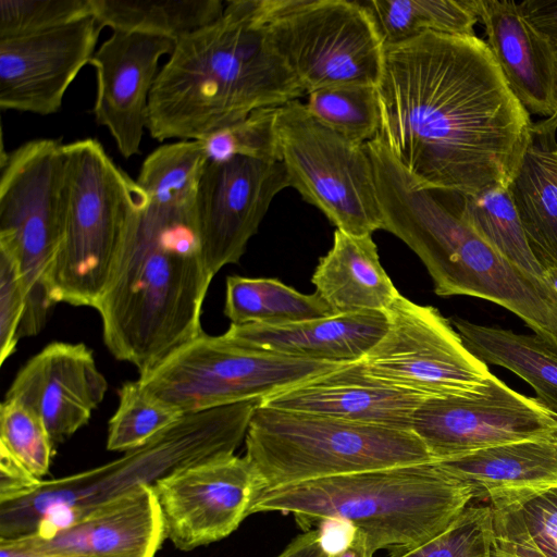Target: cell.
I'll use <instances>...</instances> for the list:
<instances>
[{
    "instance_id": "17",
    "label": "cell",
    "mask_w": 557,
    "mask_h": 557,
    "mask_svg": "<svg viewBox=\"0 0 557 557\" xmlns=\"http://www.w3.org/2000/svg\"><path fill=\"white\" fill-rule=\"evenodd\" d=\"M103 26L88 15L48 30L0 39V108L49 115L90 63Z\"/></svg>"
},
{
    "instance_id": "4",
    "label": "cell",
    "mask_w": 557,
    "mask_h": 557,
    "mask_svg": "<svg viewBox=\"0 0 557 557\" xmlns=\"http://www.w3.org/2000/svg\"><path fill=\"white\" fill-rule=\"evenodd\" d=\"M473 498L471 487L433 461L265 490L252 513H293L305 530L337 521L361 530L374 553L399 555L442 533Z\"/></svg>"
},
{
    "instance_id": "40",
    "label": "cell",
    "mask_w": 557,
    "mask_h": 557,
    "mask_svg": "<svg viewBox=\"0 0 557 557\" xmlns=\"http://www.w3.org/2000/svg\"><path fill=\"white\" fill-rule=\"evenodd\" d=\"M26 309V292L13 255L0 247V364L15 351Z\"/></svg>"
},
{
    "instance_id": "14",
    "label": "cell",
    "mask_w": 557,
    "mask_h": 557,
    "mask_svg": "<svg viewBox=\"0 0 557 557\" xmlns=\"http://www.w3.org/2000/svg\"><path fill=\"white\" fill-rule=\"evenodd\" d=\"M411 431L436 461L512 442L557 441V414L491 374L476 392L425 398Z\"/></svg>"
},
{
    "instance_id": "18",
    "label": "cell",
    "mask_w": 557,
    "mask_h": 557,
    "mask_svg": "<svg viewBox=\"0 0 557 557\" xmlns=\"http://www.w3.org/2000/svg\"><path fill=\"white\" fill-rule=\"evenodd\" d=\"M174 46L166 37L113 30L90 61L97 77L96 122L109 131L125 159L140 152L159 61Z\"/></svg>"
},
{
    "instance_id": "27",
    "label": "cell",
    "mask_w": 557,
    "mask_h": 557,
    "mask_svg": "<svg viewBox=\"0 0 557 557\" xmlns=\"http://www.w3.org/2000/svg\"><path fill=\"white\" fill-rule=\"evenodd\" d=\"M533 134L509 188L529 246L545 270L557 268V173Z\"/></svg>"
},
{
    "instance_id": "38",
    "label": "cell",
    "mask_w": 557,
    "mask_h": 557,
    "mask_svg": "<svg viewBox=\"0 0 557 557\" xmlns=\"http://www.w3.org/2000/svg\"><path fill=\"white\" fill-rule=\"evenodd\" d=\"M275 110L276 108L257 110L242 121L203 138L209 160L242 156L277 161Z\"/></svg>"
},
{
    "instance_id": "2",
    "label": "cell",
    "mask_w": 557,
    "mask_h": 557,
    "mask_svg": "<svg viewBox=\"0 0 557 557\" xmlns=\"http://www.w3.org/2000/svg\"><path fill=\"white\" fill-rule=\"evenodd\" d=\"M212 278L194 208L154 203L141 189L95 306L104 345L139 375L147 373L203 333L202 305Z\"/></svg>"
},
{
    "instance_id": "5",
    "label": "cell",
    "mask_w": 557,
    "mask_h": 557,
    "mask_svg": "<svg viewBox=\"0 0 557 557\" xmlns=\"http://www.w3.org/2000/svg\"><path fill=\"white\" fill-rule=\"evenodd\" d=\"M260 399L183 414L145 445L112 462L71 476L39 480L0 499V539L47 536L98 505L151 484L181 468L234 454Z\"/></svg>"
},
{
    "instance_id": "45",
    "label": "cell",
    "mask_w": 557,
    "mask_h": 557,
    "mask_svg": "<svg viewBox=\"0 0 557 557\" xmlns=\"http://www.w3.org/2000/svg\"><path fill=\"white\" fill-rule=\"evenodd\" d=\"M492 557H544L535 549L504 542L494 541Z\"/></svg>"
},
{
    "instance_id": "8",
    "label": "cell",
    "mask_w": 557,
    "mask_h": 557,
    "mask_svg": "<svg viewBox=\"0 0 557 557\" xmlns=\"http://www.w3.org/2000/svg\"><path fill=\"white\" fill-rule=\"evenodd\" d=\"M64 144L29 140L0 161V247L15 258L26 292L18 336L37 335L54 304L51 276L64 232Z\"/></svg>"
},
{
    "instance_id": "7",
    "label": "cell",
    "mask_w": 557,
    "mask_h": 557,
    "mask_svg": "<svg viewBox=\"0 0 557 557\" xmlns=\"http://www.w3.org/2000/svg\"><path fill=\"white\" fill-rule=\"evenodd\" d=\"M64 232L51 276L55 305L95 308L141 188L94 138L64 145Z\"/></svg>"
},
{
    "instance_id": "21",
    "label": "cell",
    "mask_w": 557,
    "mask_h": 557,
    "mask_svg": "<svg viewBox=\"0 0 557 557\" xmlns=\"http://www.w3.org/2000/svg\"><path fill=\"white\" fill-rule=\"evenodd\" d=\"M18 539L39 548L96 557H156L165 532L154 488L141 484L47 536Z\"/></svg>"
},
{
    "instance_id": "34",
    "label": "cell",
    "mask_w": 557,
    "mask_h": 557,
    "mask_svg": "<svg viewBox=\"0 0 557 557\" xmlns=\"http://www.w3.org/2000/svg\"><path fill=\"white\" fill-rule=\"evenodd\" d=\"M54 447L42 420L32 409L4 398L0 406V471L42 480Z\"/></svg>"
},
{
    "instance_id": "13",
    "label": "cell",
    "mask_w": 557,
    "mask_h": 557,
    "mask_svg": "<svg viewBox=\"0 0 557 557\" xmlns=\"http://www.w3.org/2000/svg\"><path fill=\"white\" fill-rule=\"evenodd\" d=\"M388 325L360 360L370 375L423 398L481 389L491 372L469 351L450 320L433 306L399 296L386 310Z\"/></svg>"
},
{
    "instance_id": "41",
    "label": "cell",
    "mask_w": 557,
    "mask_h": 557,
    "mask_svg": "<svg viewBox=\"0 0 557 557\" xmlns=\"http://www.w3.org/2000/svg\"><path fill=\"white\" fill-rule=\"evenodd\" d=\"M523 17L550 44L557 53V1L525 0L518 3Z\"/></svg>"
},
{
    "instance_id": "48",
    "label": "cell",
    "mask_w": 557,
    "mask_h": 557,
    "mask_svg": "<svg viewBox=\"0 0 557 557\" xmlns=\"http://www.w3.org/2000/svg\"><path fill=\"white\" fill-rule=\"evenodd\" d=\"M543 277L557 292V268L545 269Z\"/></svg>"
},
{
    "instance_id": "19",
    "label": "cell",
    "mask_w": 557,
    "mask_h": 557,
    "mask_svg": "<svg viewBox=\"0 0 557 557\" xmlns=\"http://www.w3.org/2000/svg\"><path fill=\"white\" fill-rule=\"evenodd\" d=\"M107 389V379L85 344L52 342L21 368L5 399L32 409L57 446L88 423Z\"/></svg>"
},
{
    "instance_id": "24",
    "label": "cell",
    "mask_w": 557,
    "mask_h": 557,
    "mask_svg": "<svg viewBox=\"0 0 557 557\" xmlns=\"http://www.w3.org/2000/svg\"><path fill=\"white\" fill-rule=\"evenodd\" d=\"M490 502L557 485V441L529 440L435 461Z\"/></svg>"
},
{
    "instance_id": "33",
    "label": "cell",
    "mask_w": 557,
    "mask_h": 557,
    "mask_svg": "<svg viewBox=\"0 0 557 557\" xmlns=\"http://www.w3.org/2000/svg\"><path fill=\"white\" fill-rule=\"evenodd\" d=\"M495 541L557 557V485L490 502Z\"/></svg>"
},
{
    "instance_id": "12",
    "label": "cell",
    "mask_w": 557,
    "mask_h": 557,
    "mask_svg": "<svg viewBox=\"0 0 557 557\" xmlns=\"http://www.w3.org/2000/svg\"><path fill=\"white\" fill-rule=\"evenodd\" d=\"M276 157L294 187L336 226L355 236L383 230L374 170L366 145L315 121L300 100L277 107Z\"/></svg>"
},
{
    "instance_id": "23",
    "label": "cell",
    "mask_w": 557,
    "mask_h": 557,
    "mask_svg": "<svg viewBox=\"0 0 557 557\" xmlns=\"http://www.w3.org/2000/svg\"><path fill=\"white\" fill-rule=\"evenodd\" d=\"M387 325L386 311H366L283 325L231 324L224 335L257 350L344 364L361 360Z\"/></svg>"
},
{
    "instance_id": "47",
    "label": "cell",
    "mask_w": 557,
    "mask_h": 557,
    "mask_svg": "<svg viewBox=\"0 0 557 557\" xmlns=\"http://www.w3.org/2000/svg\"><path fill=\"white\" fill-rule=\"evenodd\" d=\"M557 129V101L555 113L541 123L533 124V132L543 135H554Z\"/></svg>"
},
{
    "instance_id": "25",
    "label": "cell",
    "mask_w": 557,
    "mask_h": 557,
    "mask_svg": "<svg viewBox=\"0 0 557 557\" xmlns=\"http://www.w3.org/2000/svg\"><path fill=\"white\" fill-rule=\"evenodd\" d=\"M311 282L333 314L386 311L399 296L381 264L372 235L355 236L339 230Z\"/></svg>"
},
{
    "instance_id": "37",
    "label": "cell",
    "mask_w": 557,
    "mask_h": 557,
    "mask_svg": "<svg viewBox=\"0 0 557 557\" xmlns=\"http://www.w3.org/2000/svg\"><path fill=\"white\" fill-rule=\"evenodd\" d=\"M494 541L492 507L467 506L442 533L413 549L388 557H492Z\"/></svg>"
},
{
    "instance_id": "9",
    "label": "cell",
    "mask_w": 557,
    "mask_h": 557,
    "mask_svg": "<svg viewBox=\"0 0 557 557\" xmlns=\"http://www.w3.org/2000/svg\"><path fill=\"white\" fill-rule=\"evenodd\" d=\"M410 248L425 265L436 295L495 302L557 350V292L487 245L458 206L441 202L428 209L413 227Z\"/></svg>"
},
{
    "instance_id": "15",
    "label": "cell",
    "mask_w": 557,
    "mask_h": 557,
    "mask_svg": "<svg viewBox=\"0 0 557 557\" xmlns=\"http://www.w3.org/2000/svg\"><path fill=\"white\" fill-rule=\"evenodd\" d=\"M165 539L190 550L220 541L252 513L265 490L246 456L209 458L181 468L153 483Z\"/></svg>"
},
{
    "instance_id": "42",
    "label": "cell",
    "mask_w": 557,
    "mask_h": 557,
    "mask_svg": "<svg viewBox=\"0 0 557 557\" xmlns=\"http://www.w3.org/2000/svg\"><path fill=\"white\" fill-rule=\"evenodd\" d=\"M327 553L323 531L315 528L298 535L276 557H326Z\"/></svg>"
},
{
    "instance_id": "32",
    "label": "cell",
    "mask_w": 557,
    "mask_h": 557,
    "mask_svg": "<svg viewBox=\"0 0 557 557\" xmlns=\"http://www.w3.org/2000/svg\"><path fill=\"white\" fill-rule=\"evenodd\" d=\"M208 162L202 139L165 144L147 156L136 183L154 203L193 209Z\"/></svg>"
},
{
    "instance_id": "36",
    "label": "cell",
    "mask_w": 557,
    "mask_h": 557,
    "mask_svg": "<svg viewBox=\"0 0 557 557\" xmlns=\"http://www.w3.org/2000/svg\"><path fill=\"white\" fill-rule=\"evenodd\" d=\"M183 413L146 392L137 381L119 388V406L109 420L107 448H138L176 422Z\"/></svg>"
},
{
    "instance_id": "39",
    "label": "cell",
    "mask_w": 557,
    "mask_h": 557,
    "mask_svg": "<svg viewBox=\"0 0 557 557\" xmlns=\"http://www.w3.org/2000/svg\"><path fill=\"white\" fill-rule=\"evenodd\" d=\"M92 15L90 0H0V39L55 28Z\"/></svg>"
},
{
    "instance_id": "26",
    "label": "cell",
    "mask_w": 557,
    "mask_h": 557,
    "mask_svg": "<svg viewBox=\"0 0 557 557\" xmlns=\"http://www.w3.org/2000/svg\"><path fill=\"white\" fill-rule=\"evenodd\" d=\"M465 346L484 363L503 367L533 387L536 398L557 414V350L536 335L450 320Z\"/></svg>"
},
{
    "instance_id": "46",
    "label": "cell",
    "mask_w": 557,
    "mask_h": 557,
    "mask_svg": "<svg viewBox=\"0 0 557 557\" xmlns=\"http://www.w3.org/2000/svg\"><path fill=\"white\" fill-rule=\"evenodd\" d=\"M536 135L541 139L543 156H544L547 164L557 173V147L556 146L552 147L548 144L549 138L555 137V136L541 135V134H536Z\"/></svg>"
},
{
    "instance_id": "20",
    "label": "cell",
    "mask_w": 557,
    "mask_h": 557,
    "mask_svg": "<svg viewBox=\"0 0 557 557\" xmlns=\"http://www.w3.org/2000/svg\"><path fill=\"white\" fill-rule=\"evenodd\" d=\"M424 399L373 377L359 360L267 397L261 404L411 431L413 413Z\"/></svg>"
},
{
    "instance_id": "16",
    "label": "cell",
    "mask_w": 557,
    "mask_h": 557,
    "mask_svg": "<svg viewBox=\"0 0 557 557\" xmlns=\"http://www.w3.org/2000/svg\"><path fill=\"white\" fill-rule=\"evenodd\" d=\"M289 187L280 161L236 156L209 160L199 181L194 213L208 270L238 263L273 198Z\"/></svg>"
},
{
    "instance_id": "43",
    "label": "cell",
    "mask_w": 557,
    "mask_h": 557,
    "mask_svg": "<svg viewBox=\"0 0 557 557\" xmlns=\"http://www.w3.org/2000/svg\"><path fill=\"white\" fill-rule=\"evenodd\" d=\"M0 557H96L91 555L45 549L30 545L23 539H0Z\"/></svg>"
},
{
    "instance_id": "44",
    "label": "cell",
    "mask_w": 557,
    "mask_h": 557,
    "mask_svg": "<svg viewBox=\"0 0 557 557\" xmlns=\"http://www.w3.org/2000/svg\"><path fill=\"white\" fill-rule=\"evenodd\" d=\"M367 535L359 529L351 528L348 537L341 547L329 550L326 557H373Z\"/></svg>"
},
{
    "instance_id": "29",
    "label": "cell",
    "mask_w": 557,
    "mask_h": 557,
    "mask_svg": "<svg viewBox=\"0 0 557 557\" xmlns=\"http://www.w3.org/2000/svg\"><path fill=\"white\" fill-rule=\"evenodd\" d=\"M224 314L231 324L283 325L333 315L317 294H302L276 278L227 276Z\"/></svg>"
},
{
    "instance_id": "3",
    "label": "cell",
    "mask_w": 557,
    "mask_h": 557,
    "mask_svg": "<svg viewBox=\"0 0 557 557\" xmlns=\"http://www.w3.org/2000/svg\"><path fill=\"white\" fill-rule=\"evenodd\" d=\"M306 94L240 0L214 23L175 41L148 101L147 129L159 141L203 139L250 113Z\"/></svg>"
},
{
    "instance_id": "11",
    "label": "cell",
    "mask_w": 557,
    "mask_h": 557,
    "mask_svg": "<svg viewBox=\"0 0 557 557\" xmlns=\"http://www.w3.org/2000/svg\"><path fill=\"white\" fill-rule=\"evenodd\" d=\"M263 27L306 95L377 86L385 45L362 1L270 0Z\"/></svg>"
},
{
    "instance_id": "31",
    "label": "cell",
    "mask_w": 557,
    "mask_h": 557,
    "mask_svg": "<svg viewBox=\"0 0 557 557\" xmlns=\"http://www.w3.org/2000/svg\"><path fill=\"white\" fill-rule=\"evenodd\" d=\"M459 203L463 220L487 245L525 272L543 277L544 270L529 246L509 186L459 195Z\"/></svg>"
},
{
    "instance_id": "1",
    "label": "cell",
    "mask_w": 557,
    "mask_h": 557,
    "mask_svg": "<svg viewBox=\"0 0 557 557\" xmlns=\"http://www.w3.org/2000/svg\"><path fill=\"white\" fill-rule=\"evenodd\" d=\"M379 138L423 188L509 186L533 141L530 114L487 44L425 33L384 48Z\"/></svg>"
},
{
    "instance_id": "22",
    "label": "cell",
    "mask_w": 557,
    "mask_h": 557,
    "mask_svg": "<svg viewBox=\"0 0 557 557\" xmlns=\"http://www.w3.org/2000/svg\"><path fill=\"white\" fill-rule=\"evenodd\" d=\"M487 46L528 113L550 117L557 101V53L509 0H474Z\"/></svg>"
},
{
    "instance_id": "10",
    "label": "cell",
    "mask_w": 557,
    "mask_h": 557,
    "mask_svg": "<svg viewBox=\"0 0 557 557\" xmlns=\"http://www.w3.org/2000/svg\"><path fill=\"white\" fill-rule=\"evenodd\" d=\"M341 366L257 350L224 334L203 332L139 375L138 382L185 414L264 399Z\"/></svg>"
},
{
    "instance_id": "28",
    "label": "cell",
    "mask_w": 557,
    "mask_h": 557,
    "mask_svg": "<svg viewBox=\"0 0 557 557\" xmlns=\"http://www.w3.org/2000/svg\"><path fill=\"white\" fill-rule=\"evenodd\" d=\"M92 14L113 30L139 32L174 41L218 21L221 0H90Z\"/></svg>"
},
{
    "instance_id": "30",
    "label": "cell",
    "mask_w": 557,
    "mask_h": 557,
    "mask_svg": "<svg viewBox=\"0 0 557 557\" xmlns=\"http://www.w3.org/2000/svg\"><path fill=\"white\" fill-rule=\"evenodd\" d=\"M384 45L425 33L474 36V0H366Z\"/></svg>"
},
{
    "instance_id": "6",
    "label": "cell",
    "mask_w": 557,
    "mask_h": 557,
    "mask_svg": "<svg viewBox=\"0 0 557 557\" xmlns=\"http://www.w3.org/2000/svg\"><path fill=\"white\" fill-rule=\"evenodd\" d=\"M245 445V456L265 490L435 461L410 430L289 411L261 403L252 412Z\"/></svg>"
},
{
    "instance_id": "35",
    "label": "cell",
    "mask_w": 557,
    "mask_h": 557,
    "mask_svg": "<svg viewBox=\"0 0 557 557\" xmlns=\"http://www.w3.org/2000/svg\"><path fill=\"white\" fill-rule=\"evenodd\" d=\"M319 123L359 145L380 133L381 110L376 86L346 85L313 90L304 103Z\"/></svg>"
}]
</instances>
